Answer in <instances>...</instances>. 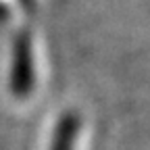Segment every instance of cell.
Listing matches in <instances>:
<instances>
[{
  "label": "cell",
  "instance_id": "cell-1",
  "mask_svg": "<svg viewBox=\"0 0 150 150\" xmlns=\"http://www.w3.org/2000/svg\"><path fill=\"white\" fill-rule=\"evenodd\" d=\"M86 136V123L79 112L67 110L61 115L59 123L52 129V140L48 150H81Z\"/></svg>",
  "mask_w": 150,
  "mask_h": 150
},
{
  "label": "cell",
  "instance_id": "cell-2",
  "mask_svg": "<svg viewBox=\"0 0 150 150\" xmlns=\"http://www.w3.org/2000/svg\"><path fill=\"white\" fill-rule=\"evenodd\" d=\"M33 11V0H0V17L8 19L17 25V35H35L31 19L27 17Z\"/></svg>",
  "mask_w": 150,
  "mask_h": 150
}]
</instances>
